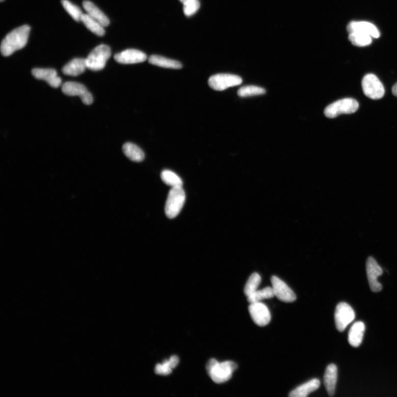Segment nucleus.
Listing matches in <instances>:
<instances>
[{
	"label": "nucleus",
	"instance_id": "f257e3e1",
	"mask_svg": "<svg viewBox=\"0 0 397 397\" xmlns=\"http://www.w3.org/2000/svg\"><path fill=\"white\" fill-rule=\"evenodd\" d=\"M31 28L24 25L13 30L3 39L1 52L4 57H9L17 50L24 48L28 42Z\"/></svg>",
	"mask_w": 397,
	"mask_h": 397
},
{
	"label": "nucleus",
	"instance_id": "f03ea898",
	"mask_svg": "<svg viewBox=\"0 0 397 397\" xmlns=\"http://www.w3.org/2000/svg\"><path fill=\"white\" fill-rule=\"evenodd\" d=\"M237 367V365L233 361L220 363L216 359H211L207 362L206 371L212 380L220 384L230 380Z\"/></svg>",
	"mask_w": 397,
	"mask_h": 397
},
{
	"label": "nucleus",
	"instance_id": "7ed1b4c3",
	"mask_svg": "<svg viewBox=\"0 0 397 397\" xmlns=\"http://www.w3.org/2000/svg\"><path fill=\"white\" fill-rule=\"evenodd\" d=\"M186 194L182 187H174L168 193L165 205V213L167 218H176L184 205Z\"/></svg>",
	"mask_w": 397,
	"mask_h": 397
},
{
	"label": "nucleus",
	"instance_id": "20e7f679",
	"mask_svg": "<svg viewBox=\"0 0 397 397\" xmlns=\"http://www.w3.org/2000/svg\"><path fill=\"white\" fill-rule=\"evenodd\" d=\"M111 56V50L109 46L104 44L98 45L86 59L87 68L92 71L103 69Z\"/></svg>",
	"mask_w": 397,
	"mask_h": 397
},
{
	"label": "nucleus",
	"instance_id": "39448f33",
	"mask_svg": "<svg viewBox=\"0 0 397 397\" xmlns=\"http://www.w3.org/2000/svg\"><path fill=\"white\" fill-rule=\"evenodd\" d=\"M359 104L357 100L347 98L336 101L329 105L324 111L325 115L328 118H334L342 114H353L359 109Z\"/></svg>",
	"mask_w": 397,
	"mask_h": 397
},
{
	"label": "nucleus",
	"instance_id": "423d86ee",
	"mask_svg": "<svg viewBox=\"0 0 397 397\" xmlns=\"http://www.w3.org/2000/svg\"><path fill=\"white\" fill-rule=\"evenodd\" d=\"M361 86L365 95L370 99H380L385 95L384 86L374 74H367L363 77Z\"/></svg>",
	"mask_w": 397,
	"mask_h": 397
},
{
	"label": "nucleus",
	"instance_id": "0eeeda50",
	"mask_svg": "<svg viewBox=\"0 0 397 397\" xmlns=\"http://www.w3.org/2000/svg\"><path fill=\"white\" fill-rule=\"evenodd\" d=\"M355 314L353 308L346 302H340L336 306L334 314L336 329L343 332L354 320Z\"/></svg>",
	"mask_w": 397,
	"mask_h": 397
},
{
	"label": "nucleus",
	"instance_id": "6e6552de",
	"mask_svg": "<svg viewBox=\"0 0 397 397\" xmlns=\"http://www.w3.org/2000/svg\"><path fill=\"white\" fill-rule=\"evenodd\" d=\"M242 79L239 76L228 73H219L211 76L208 81V85L214 90L222 91L230 87L239 86Z\"/></svg>",
	"mask_w": 397,
	"mask_h": 397
},
{
	"label": "nucleus",
	"instance_id": "1a4fd4ad",
	"mask_svg": "<svg viewBox=\"0 0 397 397\" xmlns=\"http://www.w3.org/2000/svg\"><path fill=\"white\" fill-rule=\"evenodd\" d=\"M251 319L259 327L267 326L271 320V314L268 307L261 302L252 303L248 307Z\"/></svg>",
	"mask_w": 397,
	"mask_h": 397
},
{
	"label": "nucleus",
	"instance_id": "9d476101",
	"mask_svg": "<svg viewBox=\"0 0 397 397\" xmlns=\"http://www.w3.org/2000/svg\"><path fill=\"white\" fill-rule=\"evenodd\" d=\"M366 268L370 288L374 293L381 292L382 286L379 282L378 278L383 274L382 268L373 257H369L366 261Z\"/></svg>",
	"mask_w": 397,
	"mask_h": 397
},
{
	"label": "nucleus",
	"instance_id": "9b49d317",
	"mask_svg": "<svg viewBox=\"0 0 397 397\" xmlns=\"http://www.w3.org/2000/svg\"><path fill=\"white\" fill-rule=\"evenodd\" d=\"M62 91L67 96H78L86 105L93 103L92 94L82 84L75 82H67L62 86Z\"/></svg>",
	"mask_w": 397,
	"mask_h": 397
},
{
	"label": "nucleus",
	"instance_id": "f8f14e48",
	"mask_svg": "<svg viewBox=\"0 0 397 397\" xmlns=\"http://www.w3.org/2000/svg\"><path fill=\"white\" fill-rule=\"evenodd\" d=\"M271 282L275 297L280 301L292 302L297 300V296L284 281L274 275L271 278Z\"/></svg>",
	"mask_w": 397,
	"mask_h": 397
},
{
	"label": "nucleus",
	"instance_id": "ddd939ff",
	"mask_svg": "<svg viewBox=\"0 0 397 397\" xmlns=\"http://www.w3.org/2000/svg\"><path fill=\"white\" fill-rule=\"evenodd\" d=\"M114 59L120 64H133L143 63L147 59L145 54L136 49H127L114 56Z\"/></svg>",
	"mask_w": 397,
	"mask_h": 397
},
{
	"label": "nucleus",
	"instance_id": "4468645a",
	"mask_svg": "<svg viewBox=\"0 0 397 397\" xmlns=\"http://www.w3.org/2000/svg\"><path fill=\"white\" fill-rule=\"evenodd\" d=\"M32 75L39 80L45 81L54 88H58L62 85V78L58 76L57 72L52 69H34Z\"/></svg>",
	"mask_w": 397,
	"mask_h": 397
},
{
	"label": "nucleus",
	"instance_id": "2eb2a0df",
	"mask_svg": "<svg viewBox=\"0 0 397 397\" xmlns=\"http://www.w3.org/2000/svg\"><path fill=\"white\" fill-rule=\"evenodd\" d=\"M347 30L348 32H359L366 34L373 38H378L380 33L376 27L372 23L365 21H353L349 24Z\"/></svg>",
	"mask_w": 397,
	"mask_h": 397
},
{
	"label": "nucleus",
	"instance_id": "dca6fc26",
	"mask_svg": "<svg viewBox=\"0 0 397 397\" xmlns=\"http://www.w3.org/2000/svg\"><path fill=\"white\" fill-rule=\"evenodd\" d=\"M365 331V325L362 322H355L350 329L348 341L352 347L357 348L360 346Z\"/></svg>",
	"mask_w": 397,
	"mask_h": 397
},
{
	"label": "nucleus",
	"instance_id": "f3484780",
	"mask_svg": "<svg viewBox=\"0 0 397 397\" xmlns=\"http://www.w3.org/2000/svg\"><path fill=\"white\" fill-rule=\"evenodd\" d=\"M83 4L87 14L96 20L104 28L110 24V21L109 18L95 4L90 1H87V0L84 1Z\"/></svg>",
	"mask_w": 397,
	"mask_h": 397
},
{
	"label": "nucleus",
	"instance_id": "a211bd4d",
	"mask_svg": "<svg viewBox=\"0 0 397 397\" xmlns=\"http://www.w3.org/2000/svg\"><path fill=\"white\" fill-rule=\"evenodd\" d=\"M338 369L334 364L329 365L326 368L324 376V384L329 396L335 394L336 381H337Z\"/></svg>",
	"mask_w": 397,
	"mask_h": 397
},
{
	"label": "nucleus",
	"instance_id": "6ab92c4d",
	"mask_svg": "<svg viewBox=\"0 0 397 397\" xmlns=\"http://www.w3.org/2000/svg\"><path fill=\"white\" fill-rule=\"evenodd\" d=\"M86 68V59L76 58L64 66L63 72L66 75L77 76L84 73Z\"/></svg>",
	"mask_w": 397,
	"mask_h": 397
},
{
	"label": "nucleus",
	"instance_id": "aec40b11",
	"mask_svg": "<svg viewBox=\"0 0 397 397\" xmlns=\"http://www.w3.org/2000/svg\"><path fill=\"white\" fill-rule=\"evenodd\" d=\"M320 385L321 382L319 379H312L294 389L288 396L290 397H306L309 394L318 389Z\"/></svg>",
	"mask_w": 397,
	"mask_h": 397
},
{
	"label": "nucleus",
	"instance_id": "412c9836",
	"mask_svg": "<svg viewBox=\"0 0 397 397\" xmlns=\"http://www.w3.org/2000/svg\"><path fill=\"white\" fill-rule=\"evenodd\" d=\"M123 151L125 155L134 162L140 163L145 158V153L136 144L127 143L123 145Z\"/></svg>",
	"mask_w": 397,
	"mask_h": 397
},
{
	"label": "nucleus",
	"instance_id": "4be33fe9",
	"mask_svg": "<svg viewBox=\"0 0 397 397\" xmlns=\"http://www.w3.org/2000/svg\"><path fill=\"white\" fill-rule=\"evenodd\" d=\"M149 62L152 65L167 69H180L182 67V65L176 60L167 59L160 56H151L149 59Z\"/></svg>",
	"mask_w": 397,
	"mask_h": 397
},
{
	"label": "nucleus",
	"instance_id": "5701e85b",
	"mask_svg": "<svg viewBox=\"0 0 397 397\" xmlns=\"http://www.w3.org/2000/svg\"><path fill=\"white\" fill-rule=\"evenodd\" d=\"M82 22L89 29L96 35L102 37L104 35L105 30L104 27L95 19L91 17L87 13H84L82 17Z\"/></svg>",
	"mask_w": 397,
	"mask_h": 397
},
{
	"label": "nucleus",
	"instance_id": "b1692460",
	"mask_svg": "<svg viewBox=\"0 0 397 397\" xmlns=\"http://www.w3.org/2000/svg\"><path fill=\"white\" fill-rule=\"evenodd\" d=\"M161 177L166 184L171 186L172 188L182 187L183 186L182 180L176 173L172 171L168 170L163 171L161 173Z\"/></svg>",
	"mask_w": 397,
	"mask_h": 397
},
{
	"label": "nucleus",
	"instance_id": "393cba45",
	"mask_svg": "<svg viewBox=\"0 0 397 397\" xmlns=\"http://www.w3.org/2000/svg\"><path fill=\"white\" fill-rule=\"evenodd\" d=\"M372 37L366 34L353 32L349 33V39L353 44L358 46H366L372 43Z\"/></svg>",
	"mask_w": 397,
	"mask_h": 397
},
{
	"label": "nucleus",
	"instance_id": "a878e982",
	"mask_svg": "<svg viewBox=\"0 0 397 397\" xmlns=\"http://www.w3.org/2000/svg\"><path fill=\"white\" fill-rule=\"evenodd\" d=\"M275 297L273 288L267 287L261 290H257L247 298L248 301L252 304L260 302L262 300L271 299Z\"/></svg>",
	"mask_w": 397,
	"mask_h": 397
},
{
	"label": "nucleus",
	"instance_id": "bb28decb",
	"mask_svg": "<svg viewBox=\"0 0 397 397\" xmlns=\"http://www.w3.org/2000/svg\"><path fill=\"white\" fill-rule=\"evenodd\" d=\"M260 282L261 277L259 274L254 273L250 276L244 288V293L247 298L257 290Z\"/></svg>",
	"mask_w": 397,
	"mask_h": 397
},
{
	"label": "nucleus",
	"instance_id": "cd10ccee",
	"mask_svg": "<svg viewBox=\"0 0 397 397\" xmlns=\"http://www.w3.org/2000/svg\"><path fill=\"white\" fill-rule=\"evenodd\" d=\"M62 4L66 11L77 22L82 21L84 13L76 5L73 4L69 0H62Z\"/></svg>",
	"mask_w": 397,
	"mask_h": 397
},
{
	"label": "nucleus",
	"instance_id": "c85d7f7f",
	"mask_svg": "<svg viewBox=\"0 0 397 397\" xmlns=\"http://www.w3.org/2000/svg\"><path fill=\"white\" fill-rule=\"evenodd\" d=\"M266 91L261 87L255 86H247L238 91V95L241 97H247L264 95Z\"/></svg>",
	"mask_w": 397,
	"mask_h": 397
},
{
	"label": "nucleus",
	"instance_id": "c756f323",
	"mask_svg": "<svg viewBox=\"0 0 397 397\" xmlns=\"http://www.w3.org/2000/svg\"><path fill=\"white\" fill-rule=\"evenodd\" d=\"M199 0H191L183 4V12L187 17H190L195 14L200 8Z\"/></svg>",
	"mask_w": 397,
	"mask_h": 397
},
{
	"label": "nucleus",
	"instance_id": "7c9ffc66",
	"mask_svg": "<svg viewBox=\"0 0 397 397\" xmlns=\"http://www.w3.org/2000/svg\"><path fill=\"white\" fill-rule=\"evenodd\" d=\"M172 368L169 360H166L163 364H157L154 369L156 374L167 376L170 375L172 372Z\"/></svg>",
	"mask_w": 397,
	"mask_h": 397
},
{
	"label": "nucleus",
	"instance_id": "2f4dec72",
	"mask_svg": "<svg viewBox=\"0 0 397 397\" xmlns=\"http://www.w3.org/2000/svg\"><path fill=\"white\" fill-rule=\"evenodd\" d=\"M169 361L172 368H174L178 365L179 359L177 356L174 355L172 356Z\"/></svg>",
	"mask_w": 397,
	"mask_h": 397
},
{
	"label": "nucleus",
	"instance_id": "473e14b6",
	"mask_svg": "<svg viewBox=\"0 0 397 397\" xmlns=\"http://www.w3.org/2000/svg\"><path fill=\"white\" fill-rule=\"evenodd\" d=\"M392 93L395 96L397 97V83L392 87Z\"/></svg>",
	"mask_w": 397,
	"mask_h": 397
},
{
	"label": "nucleus",
	"instance_id": "72a5a7b5",
	"mask_svg": "<svg viewBox=\"0 0 397 397\" xmlns=\"http://www.w3.org/2000/svg\"><path fill=\"white\" fill-rule=\"evenodd\" d=\"M179 1L183 4L188 2L191 1V0H179Z\"/></svg>",
	"mask_w": 397,
	"mask_h": 397
},
{
	"label": "nucleus",
	"instance_id": "f704fd0d",
	"mask_svg": "<svg viewBox=\"0 0 397 397\" xmlns=\"http://www.w3.org/2000/svg\"><path fill=\"white\" fill-rule=\"evenodd\" d=\"M0 1H1V2H3L4 0H0Z\"/></svg>",
	"mask_w": 397,
	"mask_h": 397
}]
</instances>
